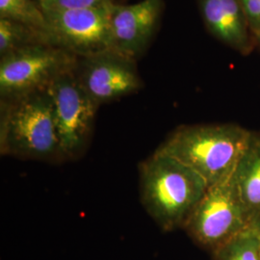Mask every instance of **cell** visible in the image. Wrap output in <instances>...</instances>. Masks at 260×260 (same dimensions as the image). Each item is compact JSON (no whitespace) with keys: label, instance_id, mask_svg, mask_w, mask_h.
I'll return each instance as SVG.
<instances>
[{"label":"cell","instance_id":"obj_1","mask_svg":"<svg viewBox=\"0 0 260 260\" xmlns=\"http://www.w3.org/2000/svg\"><path fill=\"white\" fill-rule=\"evenodd\" d=\"M141 202L163 232L183 228L208 185L195 171L155 150L139 165Z\"/></svg>","mask_w":260,"mask_h":260},{"label":"cell","instance_id":"obj_2","mask_svg":"<svg viewBox=\"0 0 260 260\" xmlns=\"http://www.w3.org/2000/svg\"><path fill=\"white\" fill-rule=\"evenodd\" d=\"M251 135V131L234 123L184 125L156 150L191 168L209 187L233 176Z\"/></svg>","mask_w":260,"mask_h":260},{"label":"cell","instance_id":"obj_3","mask_svg":"<svg viewBox=\"0 0 260 260\" xmlns=\"http://www.w3.org/2000/svg\"><path fill=\"white\" fill-rule=\"evenodd\" d=\"M0 154L39 160H63L52 101L47 90L0 100Z\"/></svg>","mask_w":260,"mask_h":260},{"label":"cell","instance_id":"obj_4","mask_svg":"<svg viewBox=\"0 0 260 260\" xmlns=\"http://www.w3.org/2000/svg\"><path fill=\"white\" fill-rule=\"evenodd\" d=\"M233 176L207 188L183 226L194 241L213 252L253 223Z\"/></svg>","mask_w":260,"mask_h":260},{"label":"cell","instance_id":"obj_5","mask_svg":"<svg viewBox=\"0 0 260 260\" xmlns=\"http://www.w3.org/2000/svg\"><path fill=\"white\" fill-rule=\"evenodd\" d=\"M78 57L43 43L0 58V99L45 91L58 76L75 70Z\"/></svg>","mask_w":260,"mask_h":260},{"label":"cell","instance_id":"obj_6","mask_svg":"<svg viewBox=\"0 0 260 260\" xmlns=\"http://www.w3.org/2000/svg\"><path fill=\"white\" fill-rule=\"evenodd\" d=\"M47 91L53 104L62 159L78 157L89 144L100 106L84 90L75 69L58 76Z\"/></svg>","mask_w":260,"mask_h":260},{"label":"cell","instance_id":"obj_7","mask_svg":"<svg viewBox=\"0 0 260 260\" xmlns=\"http://www.w3.org/2000/svg\"><path fill=\"white\" fill-rule=\"evenodd\" d=\"M112 6L44 10L49 44L63 48L78 58L113 49L110 23Z\"/></svg>","mask_w":260,"mask_h":260},{"label":"cell","instance_id":"obj_8","mask_svg":"<svg viewBox=\"0 0 260 260\" xmlns=\"http://www.w3.org/2000/svg\"><path fill=\"white\" fill-rule=\"evenodd\" d=\"M75 75L99 106L137 93L143 87L136 60L114 49L78 58Z\"/></svg>","mask_w":260,"mask_h":260},{"label":"cell","instance_id":"obj_9","mask_svg":"<svg viewBox=\"0 0 260 260\" xmlns=\"http://www.w3.org/2000/svg\"><path fill=\"white\" fill-rule=\"evenodd\" d=\"M163 0L114 4L110 12L113 49L134 60L149 46L158 27Z\"/></svg>","mask_w":260,"mask_h":260},{"label":"cell","instance_id":"obj_10","mask_svg":"<svg viewBox=\"0 0 260 260\" xmlns=\"http://www.w3.org/2000/svg\"><path fill=\"white\" fill-rule=\"evenodd\" d=\"M205 27L210 34L241 55L255 49L254 36L238 0H198Z\"/></svg>","mask_w":260,"mask_h":260},{"label":"cell","instance_id":"obj_11","mask_svg":"<svg viewBox=\"0 0 260 260\" xmlns=\"http://www.w3.org/2000/svg\"><path fill=\"white\" fill-rule=\"evenodd\" d=\"M233 181L252 222L260 220V133L251 132L247 149L233 173Z\"/></svg>","mask_w":260,"mask_h":260},{"label":"cell","instance_id":"obj_12","mask_svg":"<svg viewBox=\"0 0 260 260\" xmlns=\"http://www.w3.org/2000/svg\"><path fill=\"white\" fill-rule=\"evenodd\" d=\"M43 43L49 44L45 33L17 21L0 18V58Z\"/></svg>","mask_w":260,"mask_h":260},{"label":"cell","instance_id":"obj_13","mask_svg":"<svg viewBox=\"0 0 260 260\" xmlns=\"http://www.w3.org/2000/svg\"><path fill=\"white\" fill-rule=\"evenodd\" d=\"M258 228L253 223L214 251L215 260H260Z\"/></svg>","mask_w":260,"mask_h":260},{"label":"cell","instance_id":"obj_14","mask_svg":"<svg viewBox=\"0 0 260 260\" xmlns=\"http://www.w3.org/2000/svg\"><path fill=\"white\" fill-rule=\"evenodd\" d=\"M0 18L22 23L47 36L46 14L36 0H0Z\"/></svg>","mask_w":260,"mask_h":260},{"label":"cell","instance_id":"obj_15","mask_svg":"<svg viewBox=\"0 0 260 260\" xmlns=\"http://www.w3.org/2000/svg\"><path fill=\"white\" fill-rule=\"evenodd\" d=\"M115 4V0H43V10L87 9L104 8Z\"/></svg>","mask_w":260,"mask_h":260},{"label":"cell","instance_id":"obj_16","mask_svg":"<svg viewBox=\"0 0 260 260\" xmlns=\"http://www.w3.org/2000/svg\"><path fill=\"white\" fill-rule=\"evenodd\" d=\"M249 20L253 36L260 31V0H238Z\"/></svg>","mask_w":260,"mask_h":260},{"label":"cell","instance_id":"obj_17","mask_svg":"<svg viewBox=\"0 0 260 260\" xmlns=\"http://www.w3.org/2000/svg\"><path fill=\"white\" fill-rule=\"evenodd\" d=\"M254 41H255V48L260 50V31L255 35Z\"/></svg>","mask_w":260,"mask_h":260},{"label":"cell","instance_id":"obj_18","mask_svg":"<svg viewBox=\"0 0 260 260\" xmlns=\"http://www.w3.org/2000/svg\"><path fill=\"white\" fill-rule=\"evenodd\" d=\"M253 223H255L256 225H257V228H258V232H259V238H260V220L258 221H256V222H253ZM259 250H260V245H259Z\"/></svg>","mask_w":260,"mask_h":260},{"label":"cell","instance_id":"obj_19","mask_svg":"<svg viewBox=\"0 0 260 260\" xmlns=\"http://www.w3.org/2000/svg\"><path fill=\"white\" fill-rule=\"evenodd\" d=\"M36 1H38V2H39V3H41V2H42V1H43V0H36Z\"/></svg>","mask_w":260,"mask_h":260}]
</instances>
